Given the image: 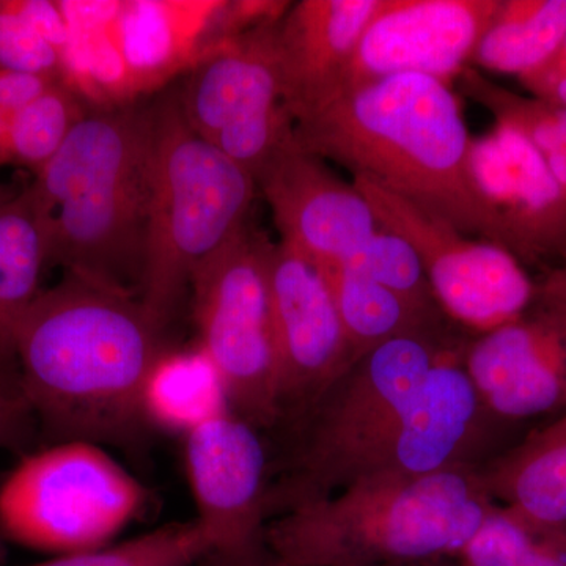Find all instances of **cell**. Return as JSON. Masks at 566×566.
<instances>
[{
    "instance_id": "1",
    "label": "cell",
    "mask_w": 566,
    "mask_h": 566,
    "mask_svg": "<svg viewBox=\"0 0 566 566\" xmlns=\"http://www.w3.org/2000/svg\"><path fill=\"white\" fill-rule=\"evenodd\" d=\"M139 296L65 273L41 290L17 342L20 392L52 444L137 449L153 428L145 386L169 352Z\"/></svg>"
},
{
    "instance_id": "2",
    "label": "cell",
    "mask_w": 566,
    "mask_h": 566,
    "mask_svg": "<svg viewBox=\"0 0 566 566\" xmlns=\"http://www.w3.org/2000/svg\"><path fill=\"white\" fill-rule=\"evenodd\" d=\"M294 144L504 249L475 178L474 140L447 82L409 73L344 88L294 122Z\"/></svg>"
},
{
    "instance_id": "3",
    "label": "cell",
    "mask_w": 566,
    "mask_h": 566,
    "mask_svg": "<svg viewBox=\"0 0 566 566\" xmlns=\"http://www.w3.org/2000/svg\"><path fill=\"white\" fill-rule=\"evenodd\" d=\"M151 167V106L87 112L29 186L50 264L140 297Z\"/></svg>"
},
{
    "instance_id": "4",
    "label": "cell",
    "mask_w": 566,
    "mask_h": 566,
    "mask_svg": "<svg viewBox=\"0 0 566 566\" xmlns=\"http://www.w3.org/2000/svg\"><path fill=\"white\" fill-rule=\"evenodd\" d=\"M495 502L480 468L370 474L264 526L286 566H423L457 560Z\"/></svg>"
},
{
    "instance_id": "5",
    "label": "cell",
    "mask_w": 566,
    "mask_h": 566,
    "mask_svg": "<svg viewBox=\"0 0 566 566\" xmlns=\"http://www.w3.org/2000/svg\"><path fill=\"white\" fill-rule=\"evenodd\" d=\"M464 342L449 326L376 346L349 364L304 412L279 427L286 441L281 457L271 460L268 523L356 480L428 371Z\"/></svg>"
},
{
    "instance_id": "6",
    "label": "cell",
    "mask_w": 566,
    "mask_h": 566,
    "mask_svg": "<svg viewBox=\"0 0 566 566\" xmlns=\"http://www.w3.org/2000/svg\"><path fill=\"white\" fill-rule=\"evenodd\" d=\"M153 167L140 301L163 326L192 277L249 226L255 178L197 136L178 95L151 104Z\"/></svg>"
},
{
    "instance_id": "7",
    "label": "cell",
    "mask_w": 566,
    "mask_h": 566,
    "mask_svg": "<svg viewBox=\"0 0 566 566\" xmlns=\"http://www.w3.org/2000/svg\"><path fill=\"white\" fill-rule=\"evenodd\" d=\"M147 486L104 447L57 442L22 458L0 485V534L43 553L109 545L150 502Z\"/></svg>"
},
{
    "instance_id": "8",
    "label": "cell",
    "mask_w": 566,
    "mask_h": 566,
    "mask_svg": "<svg viewBox=\"0 0 566 566\" xmlns=\"http://www.w3.org/2000/svg\"><path fill=\"white\" fill-rule=\"evenodd\" d=\"M268 245L248 226L191 283L200 349L221 376L230 409L263 433L279 423Z\"/></svg>"
},
{
    "instance_id": "9",
    "label": "cell",
    "mask_w": 566,
    "mask_h": 566,
    "mask_svg": "<svg viewBox=\"0 0 566 566\" xmlns=\"http://www.w3.org/2000/svg\"><path fill=\"white\" fill-rule=\"evenodd\" d=\"M277 22L208 48L178 95L192 132L253 178L294 140V118L283 104Z\"/></svg>"
},
{
    "instance_id": "10",
    "label": "cell",
    "mask_w": 566,
    "mask_h": 566,
    "mask_svg": "<svg viewBox=\"0 0 566 566\" xmlns=\"http://www.w3.org/2000/svg\"><path fill=\"white\" fill-rule=\"evenodd\" d=\"M353 182L374 208L379 227L415 249L436 303L450 322L476 335L527 314L535 282L512 253L461 233L375 182Z\"/></svg>"
},
{
    "instance_id": "11",
    "label": "cell",
    "mask_w": 566,
    "mask_h": 566,
    "mask_svg": "<svg viewBox=\"0 0 566 566\" xmlns=\"http://www.w3.org/2000/svg\"><path fill=\"white\" fill-rule=\"evenodd\" d=\"M463 348L446 354L428 371L359 476L419 479L450 469L480 468L497 457L494 447L504 423L480 400L461 364Z\"/></svg>"
},
{
    "instance_id": "12",
    "label": "cell",
    "mask_w": 566,
    "mask_h": 566,
    "mask_svg": "<svg viewBox=\"0 0 566 566\" xmlns=\"http://www.w3.org/2000/svg\"><path fill=\"white\" fill-rule=\"evenodd\" d=\"M266 274L277 365V430L314 403L354 360L333 293L315 263L279 241L268 245Z\"/></svg>"
},
{
    "instance_id": "13",
    "label": "cell",
    "mask_w": 566,
    "mask_h": 566,
    "mask_svg": "<svg viewBox=\"0 0 566 566\" xmlns=\"http://www.w3.org/2000/svg\"><path fill=\"white\" fill-rule=\"evenodd\" d=\"M499 7L501 0H382L342 91L409 73L450 84L468 69Z\"/></svg>"
},
{
    "instance_id": "14",
    "label": "cell",
    "mask_w": 566,
    "mask_h": 566,
    "mask_svg": "<svg viewBox=\"0 0 566 566\" xmlns=\"http://www.w3.org/2000/svg\"><path fill=\"white\" fill-rule=\"evenodd\" d=\"M193 520L216 549L248 545L268 524L271 449L264 433L232 409L185 434Z\"/></svg>"
},
{
    "instance_id": "15",
    "label": "cell",
    "mask_w": 566,
    "mask_h": 566,
    "mask_svg": "<svg viewBox=\"0 0 566 566\" xmlns=\"http://www.w3.org/2000/svg\"><path fill=\"white\" fill-rule=\"evenodd\" d=\"M281 243L318 268L342 264L379 230L374 208L354 182L294 140L256 175Z\"/></svg>"
},
{
    "instance_id": "16",
    "label": "cell",
    "mask_w": 566,
    "mask_h": 566,
    "mask_svg": "<svg viewBox=\"0 0 566 566\" xmlns=\"http://www.w3.org/2000/svg\"><path fill=\"white\" fill-rule=\"evenodd\" d=\"M472 166L505 251L523 266L566 262V199L542 153L520 134L495 125L474 140Z\"/></svg>"
},
{
    "instance_id": "17",
    "label": "cell",
    "mask_w": 566,
    "mask_h": 566,
    "mask_svg": "<svg viewBox=\"0 0 566 566\" xmlns=\"http://www.w3.org/2000/svg\"><path fill=\"white\" fill-rule=\"evenodd\" d=\"M461 364L486 411L501 423L566 406V353L526 315L465 340Z\"/></svg>"
},
{
    "instance_id": "18",
    "label": "cell",
    "mask_w": 566,
    "mask_h": 566,
    "mask_svg": "<svg viewBox=\"0 0 566 566\" xmlns=\"http://www.w3.org/2000/svg\"><path fill=\"white\" fill-rule=\"evenodd\" d=\"M382 0H301L277 22L283 104L294 122L344 87L357 44Z\"/></svg>"
},
{
    "instance_id": "19",
    "label": "cell",
    "mask_w": 566,
    "mask_h": 566,
    "mask_svg": "<svg viewBox=\"0 0 566 566\" xmlns=\"http://www.w3.org/2000/svg\"><path fill=\"white\" fill-rule=\"evenodd\" d=\"M223 6L226 2H118L111 36L132 93L167 80L192 57L199 61L200 40Z\"/></svg>"
},
{
    "instance_id": "20",
    "label": "cell",
    "mask_w": 566,
    "mask_h": 566,
    "mask_svg": "<svg viewBox=\"0 0 566 566\" xmlns=\"http://www.w3.org/2000/svg\"><path fill=\"white\" fill-rule=\"evenodd\" d=\"M50 264V219L25 188L0 207V389L20 395L17 342Z\"/></svg>"
},
{
    "instance_id": "21",
    "label": "cell",
    "mask_w": 566,
    "mask_h": 566,
    "mask_svg": "<svg viewBox=\"0 0 566 566\" xmlns=\"http://www.w3.org/2000/svg\"><path fill=\"white\" fill-rule=\"evenodd\" d=\"M495 504L566 531V415L480 465Z\"/></svg>"
},
{
    "instance_id": "22",
    "label": "cell",
    "mask_w": 566,
    "mask_h": 566,
    "mask_svg": "<svg viewBox=\"0 0 566 566\" xmlns=\"http://www.w3.org/2000/svg\"><path fill=\"white\" fill-rule=\"evenodd\" d=\"M319 270L333 293L353 360L394 338L455 324L439 308L419 307L392 290L345 268Z\"/></svg>"
},
{
    "instance_id": "23",
    "label": "cell",
    "mask_w": 566,
    "mask_h": 566,
    "mask_svg": "<svg viewBox=\"0 0 566 566\" xmlns=\"http://www.w3.org/2000/svg\"><path fill=\"white\" fill-rule=\"evenodd\" d=\"M565 32L566 0H501L471 63L480 71L523 77L553 57Z\"/></svg>"
},
{
    "instance_id": "24",
    "label": "cell",
    "mask_w": 566,
    "mask_h": 566,
    "mask_svg": "<svg viewBox=\"0 0 566 566\" xmlns=\"http://www.w3.org/2000/svg\"><path fill=\"white\" fill-rule=\"evenodd\" d=\"M145 415L153 430L185 436L197 424L230 409L226 389L207 354H164L145 386Z\"/></svg>"
},
{
    "instance_id": "25",
    "label": "cell",
    "mask_w": 566,
    "mask_h": 566,
    "mask_svg": "<svg viewBox=\"0 0 566 566\" xmlns=\"http://www.w3.org/2000/svg\"><path fill=\"white\" fill-rule=\"evenodd\" d=\"M69 41L61 2L0 0V69L63 81Z\"/></svg>"
},
{
    "instance_id": "26",
    "label": "cell",
    "mask_w": 566,
    "mask_h": 566,
    "mask_svg": "<svg viewBox=\"0 0 566 566\" xmlns=\"http://www.w3.org/2000/svg\"><path fill=\"white\" fill-rule=\"evenodd\" d=\"M457 562L460 566H566V531L495 504Z\"/></svg>"
},
{
    "instance_id": "27",
    "label": "cell",
    "mask_w": 566,
    "mask_h": 566,
    "mask_svg": "<svg viewBox=\"0 0 566 566\" xmlns=\"http://www.w3.org/2000/svg\"><path fill=\"white\" fill-rule=\"evenodd\" d=\"M85 114L81 95L65 82H59L24 109L10 115L0 166L14 164L39 174Z\"/></svg>"
},
{
    "instance_id": "28",
    "label": "cell",
    "mask_w": 566,
    "mask_h": 566,
    "mask_svg": "<svg viewBox=\"0 0 566 566\" xmlns=\"http://www.w3.org/2000/svg\"><path fill=\"white\" fill-rule=\"evenodd\" d=\"M461 92L493 115L495 125L523 136L542 156L566 151V107L523 96L469 65L458 76Z\"/></svg>"
},
{
    "instance_id": "29",
    "label": "cell",
    "mask_w": 566,
    "mask_h": 566,
    "mask_svg": "<svg viewBox=\"0 0 566 566\" xmlns=\"http://www.w3.org/2000/svg\"><path fill=\"white\" fill-rule=\"evenodd\" d=\"M196 520L170 523L147 534L32 566H193L214 551Z\"/></svg>"
},
{
    "instance_id": "30",
    "label": "cell",
    "mask_w": 566,
    "mask_h": 566,
    "mask_svg": "<svg viewBox=\"0 0 566 566\" xmlns=\"http://www.w3.org/2000/svg\"><path fill=\"white\" fill-rule=\"evenodd\" d=\"M335 266L364 275L419 307L441 311L415 249L403 238L382 227L346 262Z\"/></svg>"
},
{
    "instance_id": "31",
    "label": "cell",
    "mask_w": 566,
    "mask_h": 566,
    "mask_svg": "<svg viewBox=\"0 0 566 566\" xmlns=\"http://www.w3.org/2000/svg\"><path fill=\"white\" fill-rule=\"evenodd\" d=\"M526 316L566 353V262L549 268L535 282L534 297Z\"/></svg>"
},
{
    "instance_id": "32",
    "label": "cell",
    "mask_w": 566,
    "mask_h": 566,
    "mask_svg": "<svg viewBox=\"0 0 566 566\" xmlns=\"http://www.w3.org/2000/svg\"><path fill=\"white\" fill-rule=\"evenodd\" d=\"M62 80L46 74L0 69V112L10 117L40 98Z\"/></svg>"
},
{
    "instance_id": "33",
    "label": "cell",
    "mask_w": 566,
    "mask_h": 566,
    "mask_svg": "<svg viewBox=\"0 0 566 566\" xmlns=\"http://www.w3.org/2000/svg\"><path fill=\"white\" fill-rule=\"evenodd\" d=\"M35 423L24 398L0 389V450L22 449L31 441Z\"/></svg>"
},
{
    "instance_id": "34",
    "label": "cell",
    "mask_w": 566,
    "mask_h": 566,
    "mask_svg": "<svg viewBox=\"0 0 566 566\" xmlns=\"http://www.w3.org/2000/svg\"><path fill=\"white\" fill-rule=\"evenodd\" d=\"M193 566H286L268 546L264 536L248 545L214 549Z\"/></svg>"
},
{
    "instance_id": "35",
    "label": "cell",
    "mask_w": 566,
    "mask_h": 566,
    "mask_svg": "<svg viewBox=\"0 0 566 566\" xmlns=\"http://www.w3.org/2000/svg\"><path fill=\"white\" fill-rule=\"evenodd\" d=\"M524 87L543 102L566 107V74L554 80L528 82Z\"/></svg>"
},
{
    "instance_id": "36",
    "label": "cell",
    "mask_w": 566,
    "mask_h": 566,
    "mask_svg": "<svg viewBox=\"0 0 566 566\" xmlns=\"http://www.w3.org/2000/svg\"><path fill=\"white\" fill-rule=\"evenodd\" d=\"M566 74V32L564 39H562L560 44L556 52H554L553 57L549 59L542 66V69L535 70L534 73L526 74V76L520 77V81L524 84H528V82L536 81H547L554 80V77L565 76Z\"/></svg>"
},
{
    "instance_id": "37",
    "label": "cell",
    "mask_w": 566,
    "mask_h": 566,
    "mask_svg": "<svg viewBox=\"0 0 566 566\" xmlns=\"http://www.w3.org/2000/svg\"><path fill=\"white\" fill-rule=\"evenodd\" d=\"M553 174L554 180L557 181L558 188L566 199V151L556 153V155L543 156Z\"/></svg>"
},
{
    "instance_id": "38",
    "label": "cell",
    "mask_w": 566,
    "mask_h": 566,
    "mask_svg": "<svg viewBox=\"0 0 566 566\" xmlns=\"http://www.w3.org/2000/svg\"><path fill=\"white\" fill-rule=\"evenodd\" d=\"M17 193L18 192L14 191L13 188H10V186H6L0 182V207H2L3 203L9 202V200L13 199Z\"/></svg>"
},
{
    "instance_id": "39",
    "label": "cell",
    "mask_w": 566,
    "mask_h": 566,
    "mask_svg": "<svg viewBox=\"0 0 566 566\" xmlns=\"http://www.w3.org/2000/svg\"><path fill=\"white\" fill-rule=\"evenodd\" d=\"M7 125H9V117L0 112V153H2L3 140H6Z\"/></svg>"
},
{
    "instance_id": "40",
    "label": "cell",
    "mask_w": 566,
    "mask_h": 566,
    "mask_svg": "<svg viewBox=\"0 0 566 566\" xmlns=\"http://www.w3.org/2000/svg\"><path fill=\"white\" fill-rule=\"evenodd\" d=\"M433 566H460L457 560H446L439 562V564H434Z\"/></svg>"
}]
</instances>
